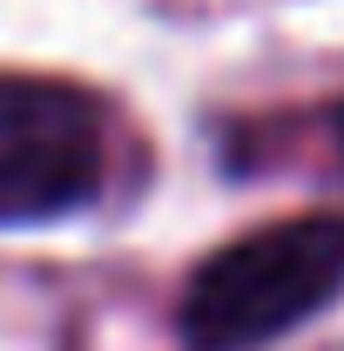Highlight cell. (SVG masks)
<instances>
[{
	"instance_id": "3",
	"label": "cell",
	"mask_w": 344,
	"mask_h": 351,
	"mask_svg": "<svg viewBox=\"0 0 344 351\" xmlns=\"http://www.w3.org/2000/svg\"><path fill=\"white\" fill-rule=\"evenodd\" d=\"M331 142H338V169H344V101L331 108Z\"/></svg>"
},
{
	"instance_id": "1",
	"label": "cell",
	"mask_w": 344,
	"mask_h": 351,
	"mask_svg": "<svg viewBox=\"0 0 344 351\" xmlns=\"http://www.w3.org/2000/svg\"><path fill=\"white\" fill-rule=\"evenodd\" d=\"M344 304V210H297L223 237L175 291L182 351H270Z\"/></svg>"
},
{
	"instance_id": "2",
	"label": "cell",
	"mask_w": 344,
	"mask_h": 351,
	"mask_svg": "<svg viewBox=\"0 0 344 351\" xmlns=\"http://www.w3.org/2000/svg\"><path fill=\"white\" fill-rule=\"evenodd\" d=\"M115 115L75 75L0 68V230H54L108 203Z\"/></svg>"
}]
</instances>
